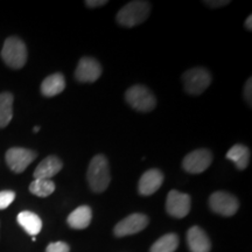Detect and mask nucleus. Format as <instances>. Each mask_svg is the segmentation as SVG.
Listing matches in <instances>:
<instances>
[{
	"label": "nucleus",
	"mask_w": 252,
	"mask_h": 252,
	"mask_svg": "<svg viewBox=\"0 0 252 252\" xmlns=\"http://www.w3.org/2000/svg\"><path fill=\"white\" fill-rule=\"evenodd\" d=\"M252 78L250 77L249 80L247 81V83H245V88H244V98L247 100L249 105H251V102H252Z\"/></svg>",
	"instance_id": "b1692460"
},
{
	"label": "nucleus",
	"mask_w": 252,
	"mask_h": 252,
	"mask_svg": "<svg viewBox=\"0 0 252 252\" xmlns=\"http://www.w3.org/2000/svg\"><path fill=\"white\" fill-rule=\"evenodd\" d=\"M125 99L134 110L140 112H150L156 108L157 99L151 93L149 88L140 86H133L128 88L125 93Z\"/></svg>",
	"instance_id": "20e7f679"
},
{
	"label": "nucleus",
	"mask_w": 252,
	"mask_h": 252,
	"mask_svg": "<svg viewBox=\"0 0 252 252\" xmlns=\"http://www.w3.org/2000/svg\"><path fill=\"white\" fill-rule=\"evenodd\" d=\"M203 4H206L208 7L210 8H219L223 7V6L230 4L228 0H220V1H214V0H210V1H203Z\"/></svg>",
	"instance_id": "393cba45"
},
{
	"label": "nucleus",
	"mask_w": 252,
	"mask_h": 252,
	"mask_svg": "<svg viewBox=\"0 0 252 252\" xmlns=\"http://www.w3.org/2000/svg\"><path fill=\"white\" fill-rule=\"evenodd\" d=\"M147 224H149V217L144 214L135 213L117 223L113 231L117 237H125V236L138 234L146 228Z\"/></svg>",
	"instance_id": "9d476101"
},
{
	"label": "nucleus",
	"mask_w": 252,
	"mask_h": 252,
	"mask_svg": "<svg viewBox=\"0 0 252 252\" xmlns=\"http://www.w3.org/2000/svg\"><path fill=\"white\" fill-rule=\"evenodd\" d=\"M151 13V4L149 1L135 0L119 9L117 13V23L123 27H134L143 24Z\"/></svg>",
	"instance_id": "f03ea898"
},
{
	"label": "nucleus",
	"mask_w": 252,
	"mask_h": 252,
	"mask_svg": "<svg viewBox=\"0 0 252 252\" xmlns=\"http://www.w3.org/2000/svg\"><path fill=\"white\" fill-rule=\"evenodd\" d=\"M191 200L188 194L173 189L167 195L166 210L175 219H184L190 212Z\"/></svg>",
	"instance_id": "1a4fd4ad"
},
{
	"label": "nucleus",
	"mask_w": 252,
	"mask_h": 252,
	"mask_svg": "<svg viewBox=\"0 0 252 252\" xmlns=\"http://www.w3.org/2000/svg\"><path fill=\"white\" fill-rule=\"evenodd\" d=\"M250 150L242 144H236L226 153V159L235 163L238 169L243 171L249 166L250 162Z\"/></svg>",
	"instance_id": "f3484780"
},
{
	"label": "nucleus",
	"mask_w": 252,
	"mask_h": 252,
	"mask_svg": "<svg viewBox=\"0 0 252 252\" xmlns=\"http://www.w3.org/2000/svg\"><path fill=\"white\" fill-rule=\"evenodd\" d=\"M63 162L61 159L56 156H48L41 161L34 171V179H45V180H52L61 171Z\"/></svg>",
	"instance_id": "4468645a"
},
{
	"label": "nucleus",
	"mask_w": 252,
	"mask_h": 252,
	"mask_svg": "<svg viewBox=\"0 0 252 252\" xmlns=\"http://www.w3.org/2000/svg\"><path fill=\"white\" fill-rule=\"evenodd\" d=\"M179 247V237L175 234H167L160 237L151 247L150 252H175Z\"/></svg>",
	"instance_id": "aec40b11"
},
{
	"label": "nucleus",
	"mask_w": 252,
	"mask_h": 252,
	"mask_svg": "<svg viewBox=\"0 0 252 252\" xmlns=\"http://www.w3.org/2000/svg\"><path fill=\"white\" fill-rule=\"evenodd\" d=\"M213 162V153L207 149L195 150L193 152L188 153L182 160V167L187 173L190 174H200Z\"/></svg>",
	"instance_id": "0eeeda50"
},
{
	"label": "nucleus",
	"mask_w": 252,
	"mask_h": 252,
	"mask_svg": "<svg viewBox=\"0 0 252 252\" xmlns=\"http://www.w3.org/2000/svg\"><path fill=\"white\" fill-rule=\"evenodd\" d=\"M163 182V174L159 169L153 168L149 169L141 175L139 184H138V190L140 195L144 196H150L156 193V191L161 187Z\"/></svg>",
	"instance_id": "f8f14e48"
},
{
	"label": "nucleus",
	"mask_w": 252,
	"mask_h": 252,
	"mask_svg": "<svg viewBox=\"0 0 252 252\" xmlns=\"http://www.w3.org/2000/svg\"><path fill=\"white\" fill-rule=\"evenodd\" d=\"M18 223L31 236H36L42 229V220L36 214L32 212H21L18 215Z\"/></svg>",
	"instance_id": "a211bd4d"
},
{
	"label": "nucleus",
	"mask_w": 252,
	"mask_h": 252,
	"mask_svg": "<svg viewBox=\"0 0 252 252\" xmlns=\"http://www.w3.org/2000/svg\"><path fill=\"white\" fill-rule=\"evenodd\" d=\"M37 153L24 147H12L5 154V160L12 172L23 173L34 160L36 159Z\"/></svg>",
	"instance_id": "423d86ee"
},
{
	"label": "nucleus",
	"mask_w": 252,
	"mask_h": 252,
	"mask_svg": "<svg viewBox=\"0 0 252 252\" xmlns=\"http://www.w3.org/2000/svg\"><path fill=\"white\" fill-rule=\"evenodd\" d=\"M55 190V184L52 180L45 179H34L30 185V191L39 197H47L52 195Z\"/></svg>",
	"instance_id": "412c9836"
},
{
	"label": "nucleus",
	"mask_w": 252,
	"mask_h": 252,
	"mask_svg": "<svg viewBox=\"0 0 252 252\" xmlns=\"http://www.w3.org/2000/svg\"><path fill=\"white\" fill-rule=\"evenodd\" d=\"M209 206L214 213L222 216H232L237 213L239 202L235 195L226 191H215L210 195Z\"/></svg>",
	"instance_id": "6e6552de"
},
{
	"label": "nucleus",
	"mask_w": 252,
	"mask_h": 252,
	"mask_svg": "<svg viewBox=\"0 0 252 252\" xmlns=\"http://www.w3.org/2000/svg\"><path fill=\"white\" fill-rule=\"evenodd\" d=\"M15 198V193L12 190H1L0 191V210H4L11 206Z\"/></svg>",
	"instance_id": "4be33fe9"
},
{
	"label": "nucleus",
	"mask_w": 252,
	"mask_h": 252,
	"mask_svg": "<svg viewBox=\"0 0 252 252\" xmlns=\"http://www.w3.org/2000/svg\"><path fill=\"white\" fill-rule=\"evenodd\" d=\"M1 59L9 68H23L27 61V48L24 41L17 36L8 37L2 46Z\"/></svg>",
	"instance_id": "7ed1b4c3"
},
{
	"label": "nucleus",
	"mask_w": 252,
	"mask_h": 252,
	"mask_svg": "<svg viewBox=\"0 0 252 252\" xmlns=\"http://www.w3.org/2000/svg\"><path fill=\"white\" fill-rule=\"evenodd\" d=\"M13 100L11 93L0 94V128H4L13 118Z\"/></svg>",
	"instance_id": "6ab92c4d"
},
{
	"label": "nucleus",
	"mask_w": 252,
	"mask_h": 252,
	"mask_svg": "<svg viewBox=\"0 0 252 252\" xmlns=\"http://www.w3.org/2000/svg\"><path fill=\"white\" fill-rule=\"evenodd\" d=\"M65 88L64 76L60 72L49 75L43 80L41 84V94L46 97H54L56 94H61Z\"/></svg>",
	"instance_id": "2eb2a0df"
},
{
	"label": "nucleus",
	"mask_w": 252,
	"mask_h": 252,
	"mask_svg": "<svg viewBox=\"0 0 252 252\" xmlns=\"http://www.w3.org/2000/svg\"><path fill=\"white\" fill-rule=\"evenodd\" d=\"M108 4L106 0H87L86 5L90 8H96V7H100V6H104Z\"/></svg>",
	"instance_id": "a878e982"
},
{
	"label": "nucleus",
	"mask_w": 252,
	"mask_h": 252,
	"mask_svg": "<svg viewBox=\"0 0 252 252\" xmlns=\"http://www.w3.org/2000/svg\"><path fill=\"white\" fill-rule=\"evenodd\" d=\"M251 23H252V15H249L247 20H245V28H247V30H249V31L252 30Z\"/></svg>",
	"instance_id": "bb28decb"
},
{
	"label": "nucleus",
	"mask_w": 252,
	"mask_h": 252,
	"mask_svg": "<svg viewBox=\"0 0 252 252\" xmlns=\"http://www.w3.org/2000/svg\"><path fill=\"white\" fill-rule=\"evenodd\" d=\"M91 219H93V212H91L90 207L81 206L76 208V209L68 216L67 222L72 229L82 230L89 226L91 223Z\"/></svg>",
	"instance_id": "dca6fc26"
},
{
	"label": "nucleus",
	"mask_w": 252,
	"mask_h": 252,
	"mask_svg": "<svg viewBox=\"0 0 252 252\" xmlns=\"http://www.w3.org/2000/svg\"><path fill=\"white\" fill-rule=\"evenodd\" d=\"M39 130H40L39 126H35V127H34V132H39Z\"/></svg>",
	"instance_id": "cd10ccee"
},
{
	"label": "nucleus",
	"mask_w": 252,
	"mask_h": 252,
	"mask_svg": "<svg viewBox=\"0 0 252 252\" xmlns=\"http://www.w3.org/2000/svg\"><path fill=\"white\" fill-rule=\"evenodd\" d=\"M46 252H70V248L64 242H55L47 247Z\"/></svg>",
	"instance_id": "5701e85b"
},
{
	"label": "nucleus",
	"mask_w": 252,
	"mask_h": 252,
	"mask_svg": "<svg viewBox=\"0 0 252 252\" xmlns=\"http://www.w3.org/2000/svg\"><path fill=\"white\" fill-rule=\"evenodd\" d=\"M187 243L190 252H210L212 243L203 229L191 226L187 232Z\"/></svg>",
	"instance_id": "ddd939ff"
},
{
	"label": "nucleus",
	"mask_w": 252,
	"mask_h": 252,
	"mask_svg": "<svg viewBox=\"0 0 252 252\" xmlns=\"http://www.w3.org/2000/svg\"><path fill=\"white\" fill-rule=\"evenodd\" d=\"M102 75V65L94 58H82L75 70V78L82 83H93Z\"/></svg>",
	"instance_id": "9b49d317"
},
{
	"label": "nucleus",
	"mask_w": 252,
	"mask_h": 252,
	"mask_svg": "<svg viewBox=\"0 0 252 252\" xmlns=\"http://www.w3.org/2000/svg\"><path fill=\"white\" fill-rule=\"evenodd\" d=\"M88 184L94 193H103L111 181L109 161L103 154L94 156L89 163L87 173Z\"/></svg>",
	"instance_id": "f257e3e1"
},
{
	"label": "nucleus",
	"mask_w": 252,
	"mask_h": 252,
	"mask_svg": "<svg viewBox=\"0 0 252 252\" xmlns=\"http://www.w3.org/2000/svg\"><path fill=\"white\" fill-rule=\"evenodd\" d=\"M182 81L188 94H201L212 83V75L206 68H191L182 75Z\"/></svg>",
	"instance_id": "39448f33"
}]
</instances>
